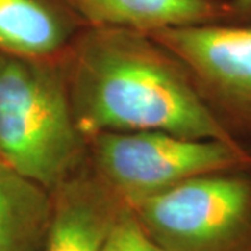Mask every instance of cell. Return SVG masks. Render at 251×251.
<instances>
[{
    "label": "cell",
    "mask_w": 251,
    "mask_h": 251,
    "mask_svg": "<svg viewBox=\"0 0 251 251\" xmlns=\"http://www.w3.org/2000/svg\"><path fill=\"white\" fill-rule=\"evenodd\" d=\"M88 27L156 29L208 23H232L229 0H67Z\"/></svg>",
    "instance_id": "ba28073f"
},
{
    "label": "cell",
    "mask_w": 251,
    "mask_h": 251,
    "mask_svg": "<svg viewBox=\"0 0 251 251\" xmlns=\"http://www.w3.org/2000/svg\"><path fill=\"white\" fill-rule=\"evenodd\" d=\"M0 162L49 191L87 166L62 60L0 53Z\"/></svg>",
    "instance_id": "7a4b0ae2"
},
{
    "label": "cell",
    "mask_w": 251,
    "mask_h": 251,
    "mask_svg": "<svg viewBox=\"0 0 251 251\" xmlns=\"http://www.w3.org/2000/svg\"><path fill=\"white\" fill-rule=\"evenodd\" d=\"M128 206L163 251H251V168L197 176Z\"/></svg>",
    "instance_id": "277c9868"
},
{
    "label": "cell",
    "mask_w": 251,
    "mask_h": 251,
    "mask_svg": "<svg viewBox=\"0 0 251 251\" xmlns=\"http://www.w3.org/2000/svg\"><path fill=\"white\" fill-rule=\"evenodd\" d=\"M87 141L90 169L126 205L197 176L251 168V152L242 141L168 131L100 133Z\"/></svg>",
    "instance_id": "3957f363"
},
{
    "label": "cell",
    "mask_w": 251,
    "mask_h": 251,
    "mask_svg": "<svg viewBox=\"0 0 251 251\" xmlns=\"http://www.w3.org/2000/svg\"><path fill=\"white\" fill-rule=\"evenodd\" d=\"M62 66L74 119L85 138L168 131L240 141L206 105L175 54L150 34L84 28Z\"/></svg>",
    "instance_id": "6da1fadb"
},
{
    "label": "cell",
    "mask_w": 251,
    "mask_h": 251,
    "mask_svg": "<svg viewBox=\"0 0 251 251\" xmlns=\"http://www.w3.org/2000/svg\"><path fill=\"white\" fill-rule=\"evenodd\" d=\"M233 18L232 23H251V0H229Z\"/></svg>",
    "instance_id": "8fae6325"
},
{
    "label": "cell",
    "mask_w": 251,
    "mask_h": 251,
    "mask_svg": "<svg viewBox=\"0 0 251 251\" xmlns=\"http://www.w3.org/2000/svg\"><path fill=\"white\" fill-rule=\"evenodd\" d=\"M150 35L175 54L206 105L236 137L251 133V23L168 27Z\"/></svg>",
    "instance_id": "5b68a950"
},
{
    "label": "cell",
    "mask_w": 251,
    "mask_h": 251,
    "mask_svg": "<svg viewBox=\"0 0 251 251\" xmlns=\"http://www.w3.org/2000/svg\"><path fill=\"white\" fill-rule=\"evenodd\" d=\"M52 193V219L41 251H102L126 204L88 163Z\"/></svg>",
    "instance_id": "8992f818"
},
{
    "label": "cell",
    "mask_w": 251,
    "mask_h": 251,
    "mask_svg": "<svg viewBox=\"0 0 251 251\" xmlns=\"http://www.w3.org/2000/svg\"><path fill=\"white\" fill-rule=\"evenodd\" d=\"M87 27L67 0H0V53L62 60Z\"/></svg>",
    "instance_id": "52a82bcc"
},
{
    "label": "cell",
    "mask_w": 251,
    "mask_h": 251,
    "mask_svg": "<svg viewBox=\"0 0 251 251\" xmlns=\"http://www.w3.org/2000/svg\"><path fill=\"white\" fill-rule=\"evenodd\" d=\"M102 251H163L144 232L130 206L126 205L112 227Z\"/></svg>",
    "instance_id": "30bf717a"
},
{
    "label": "cell",
    "mask_w": 251,
    "mask_h": 251,
    "mask_svg": "<svg viewBox=\"0 0 251 251\" xmlns=\"http://www.w3.org/2000/svg\"><path fill=\"white\" fill-rule=\"evenodd\" d=\"M52 193L0 162V251H41L52 219Z\"/></svg>",
    "instance_id": "9c48e42d"
}]
</instances>
